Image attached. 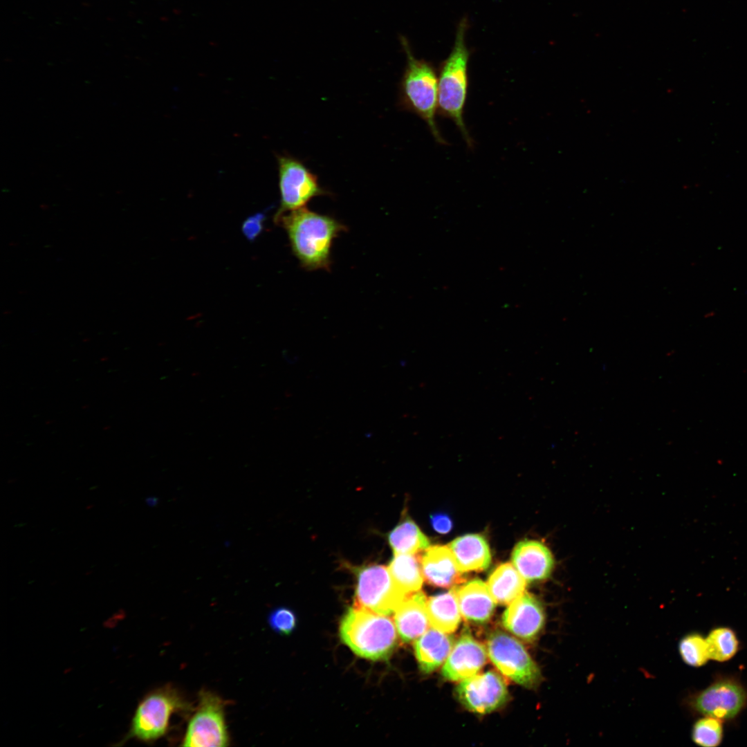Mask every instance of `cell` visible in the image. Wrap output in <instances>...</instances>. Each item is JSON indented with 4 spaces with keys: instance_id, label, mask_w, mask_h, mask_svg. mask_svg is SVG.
<instances>
[{
    "instance_id": "23",
    "label": "cell",
    "mask_w": 747,
    "mask_h": 747,
    "mask_svg": "<svg viewBox=\"0 0 747 747\" xmlns=\"http://www.w3.org/2000/svg\"><path fill=\"white\" fill-rule=\"evenodd\" d=\"M388 542L396 554H416L430 546V541L409 517L403 519L388 534Z\"/></svg>"
},
{
    "instance_id": "16",
    "label": "cell",
    "mask_w": 747,
    "mask_h": 747,
    "mask_svg": "<svg viewBox=\"0 0 747 747\" xmlns=\"http://www.w3.org/2000/svg\"><path fill=\"white\" fill-rule=\"evenodd\" d=\"M454 587L461 614L466 621L482 625L490 620L496 602L485 582L476 578Z\"/></svg>"
},
{
    "instance_id": "24",
    "label": "cell",
    "mask_w": 747,
    "mask_h": 747,
    "mask_svg": "<svg viewBox=\"0 0 747 747\" xmlns=\"http://www.w3.org/2000/svg\"><path fill=\"white\" fill-rule=\"evenodd\" d=\"M710 660L726 662L739 652L740 641L734 629L719 626L710 630L706 637Z\"/></svg>"
},
{
    "instance_id": "9",
    "label": "cell",
    "mask_w": 747,
    "mask_h": 747,
    "mask_svg": "<svg viewBox=\"0 0 747 747\" xmlns=\"http://www.w3.org/2000/svg\"><path fill=\"white\" fill-rule=\"evenodd\" d=\"M487 652L497 669L513 682L527 688L542 681L540 670L524 645L508 634L495 630L487 639Z\"/></svg>"
},
{
    "instance_id": "21",
    "label": "cell",
    "mask_w": 747,
    "mask_h": 747,
    "mask_svg": "<svg viewBox=\"0 0 747 747\" xmlns=\"http://www.w3.org/2000/svg\"><path fill=\"white\" fill-rule=\"evenodd\" d=\"M427 611L433 628L445 633L454 631L461 622L455 587L427 599Z\"/></svg>"
},
{
    "instance_id": "27",
    "label": "cell",
    "mask_w": 747,
    "mask_h": 747,
    "mask_svg": "<svg viewBox=\"0 0 747 747\" xmlns=\"http://www.w3.org/2000/svg\"><path fill=\"white\" fill-rule=\"evenodd\" d=\"M271 629L281 635H289L297 626V617L294 611L281 607L273 610L268 618Z\"/></svg>"
},
{
    "instance_id": "17",
    "label": "cell",
    "mask_w": 747,
    "mask_h": 747,
    "mask_svg": "<svg viewBox=\"0 0 747 747\" xmlns=\"http://www.w3.org/2000/svg\"><path fill=\"white\" fill-rule=\"evenodd\" d=\"M394 622L399 636L405 643L424 634L430 623L424 593L418 591L409 594L395 610Z\"/></svg>"
},
{
    "instance_id": "14",
    "label": "cell",
    "mask_w": 747,
    "mask_h": 747,
    "mask_svg": "<svg viewBox=\"0 0 747 747\" xmlns=\"http://www.w3.org/2000/svg\"><path fill=\"white\" fill-rule=\"evenodd\" d=\"M421 570L427 584L439 587H456L464 581L451 550L448 546L434 545L424 551Z\"/></svg>"
},
{
    "instance_id": "8",
    "label": "cell",
    "mask_w": 747,
    "mask_h": 747,
    "mask_svg": "<svg viewBox=\"0 0 747 747\" xmlns=\"http://www.w3.org/2000/svg\"><path fill=\"white\" fill-rule=\"evenodd\" d=\"M226 702L209 690L199 692L197 707L190 719L181 746L225 747L230 736L225 721Z\"/></svg>"
},
{
    "instance_id": "11",
    "label": "cell",
    "mask_w": 747,
    "mask_h": 747,
    "mask_svg": "<svg viewBox=\"0 0 747 747\" xmlns=\"http://www.w3.org/2000/svg\"><path fill=\"white\" fill-rule=\"evenodd\" d=\"M456 694L467 710L480 714L502 707L509 697L505 681L493 671L462 680L456 688Z\"/></svg>"
},
{
    "instance_id": "15",
    "label": "cell",
    "mask_w": 747,
    "mask_h": 747,
    "mask_svg": "<svg viewBox=\"0 0 747 747\" xmlns=\"http://www.w3.org/2000/svg\"><path fill=\"white\" fill-rule=\"evenodd\" d=\"M511 560L513 566L526 582L548 578L554 566L550 550L536 540H524L519 542L513 551Z\"/></svg>"
},
{
    "instance_id": "13",
    "label": "cell",
    "mask_w": 747,
    "mask_h": 747,
    "mask_svg": "<svg viewBox=\"0 0 747 747\" xmlns=\"http://www.w3.org/2000/svg\"><path fill=\"white\" fill-rule=\"evenodd\" d=\"M486 653L483 645L464 629L445 662L443 676L456 681L475 675L485 665Z\"/></svg>"
},
{
    "instance_id": "19",
    "label": "cell",
    "mask_w": 747,
    "mask_h": 747,
    "mask_svg": "<svg viewBox=\"0 0 747 747\" xmlns=\"http://www.w3.org/2000/svg\"><path fill=\"white\" fill-rule=\"evenodd\" d=\"M453 638L436 629H430L414 643L415 656L420 670L430 674L438 669L450 654Z\"/></svg>"
},
{
    "instance_id": "29",
    "label": "cell",
    "mask_w": 747,
    "mask_h": 747,
    "mask_svg": "<svg viewBox=\"0 0 747 747\" xmlns=\"http://www.w3.org/2000/svg\"><path fill=\"white\" fill-rule=\"evenodd\" d=\"M264 216L261 214L248 218L243 225V231L249 239L255 238L261 230Z\"/></svg>"
},
{
    "instance_id": "20",
    "label": "cell",
    "mask_w": 747,
    "mask_h": 747,
    "mask_svg": "<svg viewBox=\"0 0 747 747\" xmlns=\"http://www.w3.org/2000/svg\"><path fill=\"white\" fill-rule=\"evenodd\" d=\"M526 580L509 562L501 564L490 573L488 587L496 602L509 605L525 590Z\"/></svg>"
},
{
    "instance_id": "25",
    "label": "cell",
    "mask_w": 747,
    "mask_h": 747,
    "mask_svg": "<svg viewBox=\"0 0 747 747\" xmlns=\"http://www.w3.org/2000/svg\"><path fill=\"white\" fill-rule=\"evenodd\" d=\"M679 652L683 662L691 667H701L710 660L706 637L699 632L684 636L679 643Z\"/></svg>"
},
{
    "instance_id": "1",
    "label": "cell",
    "mask_w": 747,
    "mask_h": 747,
    "mask_svg": "<svg viewBox=\"0 0 747 747\" xmlns=\"http://www.w3.org/2000/svg\"><path fill=\"white\" fill-rule=\"evenodd\" d=\"M275 221L285 229L292 252L304 270H330L332 245L347 231L345 225L306 207L285 213Z\"/></svg>"
},
{
    "instance_id": "6",
    "label": "cell",
    "mask_w": 747,
    "mask_h": 747,
    "mask_svg": "<svg viewBox=\"0 0 747 747\" xmlns=\"http://www.w3.org/2000/svg\"><path fill=\"white\" fill-rule=\"evenodd\" d=\"M687 704L696 715L731 723L747 708V688L736 676L719 674L707 687L692 694Z\"/></svg>"
},
{
    "instance_id": "4",
    "label": "cell",
    "mask_w": 747,
    "mask_h": 747,
    "mask_svg": "<svg viewBox=\"0 0 747 747\" xmlns=\"http://www.w3.org/2000/svg\"><path fill=\"white\" fill-rule=\"evenodd\" d=\"M396 627L390 618L356 606L344 614L339 628L342 641L360 657L387 659L397 645Z\"/></svg>"
},
{
    "instance_id": "2",
    "label": "cell",
    "mask_w": 747,
    "mask_h": 747,
    "mask_svg": "<svg viewBox=\"0 0 747 747\" xmlns=\"http://www.w3.org/2000/svg\"><path fill=\"white\" fill-rule=\"evenodd\" d=\"M468 26V19L463 17L456 27L451 52L439 66L437 111L442 117L453 121L466 144L471 147L472 139L463 119L469 84L470 53L465 40Z\"/></svg>"
},
{
    "instance_id": "26",
    "label": "cell",
    "mask_w": 747,
    "mask_h": 747,
    "mask_svg": "<svg viewBox=\"0 0 747 747\" xmlns=\"http://www.w3.org/2000/svg\"><path fill=\"white\" fill-rule=\"evenodd\" d=\"M723 722L711 717H701L692 728V739L701 747H717L723 741Z\"/></svg>"
},
{
    "instance_id": "7",
    "label": "cell",
    "mask_w": 747,
    "mask_h": 747,
    "mask_svg": "<svg viewBox=\"0 0 747 747\" xmlns=\"http://www.w3.org/2000/svg\"><path fill=\"white\" fill-rule=\"evenodd\" d=\"M351 570L356 578L354 606L388 616L408 596L383 565H362L352 567Z\"/></svg>"
},
{
    "instance_id": "3",
    "label": "cell",
    "mask_w": 747,
    "mask_h": 747,
    "mask_svg": "<svg viewBox=\"0 0 747 747\" xmlns=\"http://www.w3.org/2000/svg\"><path fill=\"white\" fill-rule=\"evenodd\" d=\"M407 63L399 84L398 105L422 119L435 140L441 145L442 137L436 121L438 109V76L430 62L414 57L408 41L400 38Z\"/></svg>"
},
{
    "instance_id": "10",
    "label": "cell",
    "mask_w": 747,
    "mask_h": 747,
    "mask_svg": "<svg viewBox=\"0 0 747 747\" xmlns=\"http://www.w3.org/2000/svg\"><path fill=\"white\" fill-rule=\"evenodd\" d=\"M280 206L275 219L288 212L304 208L313 198L328 195L317 177L300 160L290 155L277 156Z\"/></svg>"
},
{
    "instance_id": "5",
    "label": "cell",
    "mask_w": 747,
    "mask_h": 747,
    "mask_svg": "<svg viewBox=\"0 0 747 747\" xmlns=\"http://www.w3.org/2000/svg\"><path fill=\"white\" fill-rule=\"evenodd\" d=\"M189 709L176 688L164 685L145 694L138 701L127 732L112 746L121 747L131 740L151 744L164 737L172 715Z\"/></svg>"
},
{
    "instance_id": "18",
    "label": "cell",
    "mask_w": 747,
    "mask_h": 747,
    "mask_svg": "<svg viewBox=\"0 0 747 747\" xmlns=\"http://www.w3.org/2000/svg\"><path fill=\"white\" fill-rule=\"evenodd\" d=\"M448 546L463 573L482 571L491 562V553L486 538L479 534H465L452 540Z\"/></svg>"
},
{
    "instance_id": "12",
    "label": "cell",
    "mask_w": 747,
    "mask_h": 747,
    "mask_svg": "<svg viewBox=\"0 0 747 747\" xmlns=\"http://www.w3.org/2000/svg\"><path fill=\"white\" fill-rule=\"evenodd\" d=\"M545 612L540 601L523 593L504 611L502 624L513 635L528 642L535 640L545 625Z\"/></svg>"
},
{
    "instance_id": "22",
    "label": "cell",
    "mask_w": 747,
    "mask_h": 747,
    "mask_svg": "<svg viewBox=\"0 0 747 747\" xmlns=\"http://www.w3.org/2000/svg\"><path fill=\"white\" fill-rule=\"evenodd\" d=\"M421 557L416 554H396L389 564V571L395 582L406 594L418 591L423 576Z\"/></svg>"
},
{
    "instance_id": "28",
    "label": "cell",
    "mask_w": 747,
    "mask_h": 747,
    "mask_svg": "<svg viewBox=\"0 0 747 747\" xmlns=\"http://www.w3.org/2000/svg\"><path fill=\"white\" fill-rule=\"evenodd\" d=\"M430 522L432 528L441 534L448 533L453 527V522L450 517L444 513H436L430 517Z\"/></svg>"
}]
</instances>
